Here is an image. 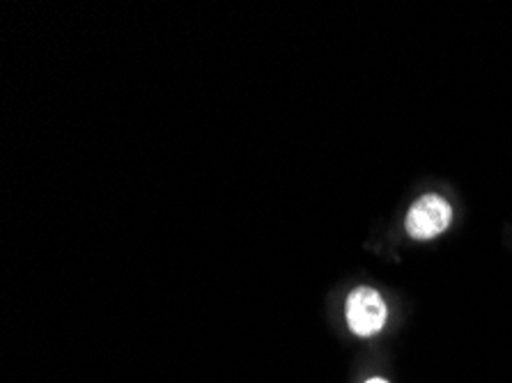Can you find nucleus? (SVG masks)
I'll return each mask as SVG.
<instances>
[{
  "label": "nucleus",
  "instance_id": "1",
  "mask_svg": "<svg viewBox=\"0 0 512 383\" xmlns=\"http://www.w3.org/2000/svg\"><path fill=\"white\" fill-rule=\"evenodd\" d=\"M453 223V207L437 193H425L409 207L405 230L411 239L430 241L444 234Z\"/></svg>",
  "mask_w": 512,
  "mask_h": 383
},
{
  "label": "nucleus",
  "instance_id": "2",
  "mask_svg": "<svg viewBox=\"0 0 512 383\" xmlns=\"http://www.w3.org/2000/svg\"><path fill=\"white\" fill-rule=\"evenodd\" d=\"M386 315V303L377 289L361 285L347 296V326L359 338H372L382 331Z\"/></svg>",
  "mask_w": 512,
  "mask_h": 383
},
{
  "label": "nucleus",
  "instance_id": "3",
  "mask_svg": "<svg viewBox=\"0 0 512 383\" xmlns=\"http://www.w3.org/2000/svg\"><path fill=\"white\" fill-rule=\"evenodd\" d=\"M366 383H389V381H384V379H370V381H366Z\"/></svg>",
  "mask_w": 512,
  "mask_h": 383
}]
</instances>
